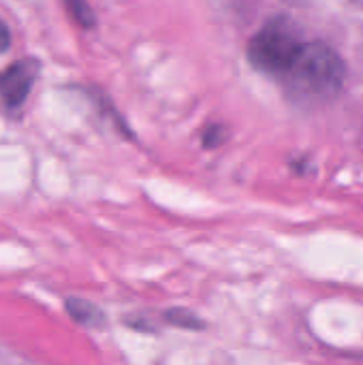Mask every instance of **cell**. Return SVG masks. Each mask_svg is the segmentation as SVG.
<instances>
[{
    "instance_id": "1",
    "label": "cell",
    "mask_w": 363,
    "mask_h": 365,
    "mask_svg": "<svg viewBox=\"0 0 363 365\" xmlns=\"http://www.w3.org/2000/svg\"><path fill=\"white\" fill-rule=\"evenodd\" d=\"M344 77L347 64L334 47L323 41H306L280 79L300 98L327 101L342 90Z\"/></svg>"
},
{
    "instance_id": "2",
    "label": "cell",
    "mask_w": 363,
    "mask_h": 365,
    "mask_svg": "<svg viewBox=\"0 0 363 365\" xmlns=\"http://www.w3.org/2000/svg\"><path fill=\"white\" fill-rule=\"evenodd\" d=\"M304 43L306 41L293 21L287 17H276L250 38L248 60L255 68L274 77H282L297 58Z\"/></svg>"
},
{
    "instance_id": "3",
    "label": "cell",
    "mask_w": 363,
    "mask_h": 365,
    "mask_svg": "<svg viewBox=\"0 0 363 365\" xmlns=\"http://www.w3.org/2000/svg\"><path fill=\"white\" fill-rule=\"evenodd\" d=\"M39 75L34 60H17L0 73V98L9 109L21 107Z\"/></svg>"
},
{
    "instance_id": "4",
    "label": "cell",
    "mask_w": 363,
    "mask_h": 365,
    "mask_svg": "<svg viewBox=\"0 0 363 365\" xmlns=\"http://www.w3.org/2000/svg\"><path fill=\"white\" fill-rule=\"evenodd\" d=\"M71 317L75 321H79L81 325H88V327H101L103 325V312L98 308H94L92 304L88 302H81V299H71L66 304Z\"/></svg>"
},
{
    "instance_id": "5",
    "label": "cell",
    "mask_w": 363,
    "mask_h": 365,
    "mask_svg": "<svg viewBox=\"0 0 363 365\" xmlns=\"http://www.w3.org/2000/svg\"><path fill=\"white\" fill-rule=\"evenodd\" d=\"M66 4H68V11H71V15L81 24V26H92L94 24V15H92V9L83 2V0H66Z\"/></svg>"
},
{
    "instance_id": "6",
    "label": "cell",
    "mask_w": 363,
    "mask_h": 365,
    "mask_svg": "<svg viewBox=\"0 0 363 365\" xmlns=\"http://www.w3.org/2000/svg\"><path fill=\"white\" fill-rule=\"evenodd\" d=\"M11 43V36H9V30L0 24V51H4Z\"/></svg>"
},
{
    "instance_id": "7",
    "label": "cell",
    "mask_w": 363,
    "mask_h": 365,
    "mask_svg": "<svg viewBox=\"0 0 363 365\" xmlns=\"http://www.w3.org/2000/svg\"><path fill=\"white\" fill-rule=\"evenodd\" d=\"M351 2H353L355 6H359V9H363V0H351Z\"/></svg>"
}]
</instances>
